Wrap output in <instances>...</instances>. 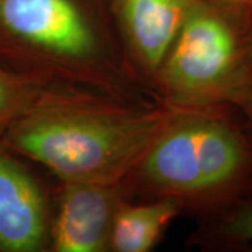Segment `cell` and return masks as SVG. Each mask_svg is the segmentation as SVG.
I'll return each mask as SVG.
<instances>
[{
    "label": "cell",
    "instance_id": "6da1fadb",
    "mask_svg": "<svg viewBox=\"0 0 252 252\" xmlns=\"http://www.w3.org/2000/svg\"><path fill=\"white\" fill-rule=\"evenodd\" d=\"M0 66L125 105L157 104L126 61L109 0H0Z\"/></svg>",
    "mask_w": 252,
    "mask_h": 252
},
{
    "label": "cell",
    "instance_id": "7a4b0ae2",
    "mask_svg": "<svg viewBox=\"0 0 252 252\" xmlns=\"http://www.w3.org/2000/svg\"><path fill=\"white\" fill-rule=\"evenodd\" d=\"M119 187L125 199H170L196 219L251 198L252 140L238 111L174 108Z\"/></svg>",
    "mask_w": 252,
    "mask_h": 252
},
{
    "label": "cell",
    "instance_id": "3957f363",
    "mask_svg": "<svg viewBox=\"0 0 252 252\" xmlns=\"http://www.w3.org/2000/svg\"><path fill=\"white\" fill-rule=\"evenodd\" d=\"M172 111L119 102L46 109L11 126L0 140L58 181L119 184Z\"/></svg>",
    "mask_w": 252,
    "mask_h": 252
},
{
    "label": "cell",
    "instance_id": "277c9868",
    "mask_svg": "<svg viewBox=\"0 0 252 252\" xmlns=\"http://www.w3.org/2000/svg\"><path fill=\"white\" fill-rule=\"evenodd\" d=\"M251 81L252 7L192 0L150 91L174 108L233 107Z\"/></svg>",
    "mask_w": 252,
    "mask_h": 252
},
{
    "label": "cell",
    "instance_id": "5b68a950",
    "mask_svg": "<svg viewBox=\"0 0 252 252\" xmlns=\"http://www.w3.org/2000/svg\"><path fill=\"white\" fill-rule=\"evenodd\" d=\"M54 192L0 140V252H48Z\"/></svg>",
    "mask_w": 252,
    "mask_h": 252
},
{
    "label": "cell",
    "instance_id": "8992f818",
    "mask_svg": "<svg viewBox=\"0 0 252 252\" xmlns=\"http://www.w3.org/2000/svg\"><path fill=\"white\" fill-rule=\"evenodd\" d=\"M122 199L119 184L59 181L48 252H108L111 227Z\"/></svg>",
    "mask_w": 252,
    "mask_h": 252
},
{
    "label": "cell",
    "instance_id": "52a82bcc",
    "mask_svg": "<svg viewBox=\"0 0 252 252\" xmlns=\"http://www.w3.org/2000/svg\"><path fill=\"white\" fill-rule=\"evenodd\" d=\"M192 0H109L126 61L147 90ZM152 94V91H150Z\"/></svg>",
    "mask_w": 252,
    "mask_h": 252
},
{
    "label": "cell",
    "instance_id": "ba28073f",
    "mask_svg": "<svg viewBox=\"0 0 252 252\" xmlns=\"http://www.w3.org/2000/svg\"><path fill=\"white\" fill-rule=\"evenodd\" d=\"M99 102L117 101L90 91L32 80L0 66V136L23 119L46 109Z\"/></svg>",
    "mask_w": 252,
    "mask_h": 252
},
{
    "label": "cell",
    "instance_id": "9c48e42d",
    "mask_svg": "<svg viewBox=\"0 0 252 252\" xmlns=\"http://www.w3.org/2000/svg\"><path fill=\"white\" fill-rule=\"evenodd\" d=\"M181 215V207L170 199L124 198L114 216L108 252L152 251Z\"/></svg>",
    "mask_w": 252,
    "mask_h": 252
},
{
    "label": "cell",
    "instance_id": "30bf717a",
    "mask_svg": "<svg viewBox=\"0 0 252 252\" xmlns=\"http://www.w3.org/2000/svg\"><path fill=\"white\" fill-rule=\"evenodd\" d=\"M188 244L206 252H252V196L199 217Z\"/></svg>",
    "mask_w": 252,
    "mask_h": 252
},
{
    "label": "cell",
    "instance_id": "8fae6325",
    "mask_svg": "<svg viewBox=\"0 0 252 252\" xmlns=\"http://www.w3.org/2000/svg\"><path fill=\"white\" fill-rule=\"evenodd\" d=\"M233 107L238 111L244 127L252 140V81L234 99Z\"/></svg>",
    "mask_w": 252,
    "mask_h": 252
},
{
    "label": "cell",
    "instance_id": "7c38bea8",
    "mask_svg": "<svg viewBox=\"0 0 252 252\" xmlns=\"http://www.w3.org/2000/svg\"><path fill=\"white\" fill-rule=\"evenodd\" d=\"M219 1L234 3V4H243V6H250V7H252V0H219Z\"/></svg>",
    "mask_w": 252,
    "mask_h": 252
}]
</instances>
